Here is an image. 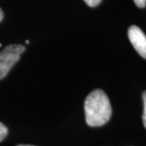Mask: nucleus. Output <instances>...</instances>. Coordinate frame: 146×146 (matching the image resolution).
Listing matches in <instances>:
<instances>
[{
    "instance_id": "obj_8",
    "label": "nucleus",
    "mask_w": 146,
    "mask_h": 146,
    "mask_svg": "<svg viewBox=\"0 0 146 146\" xmlns=\"http://www.w3.org/2000/svg\"><path fill=\"white\" fill-rule=\"evenodd\" d=\"M3 19V12L2 9L0 8V21H2Z\"/></svg>"
},
{
    "instance_id": "obj_10",
    "label": "nucleus",
    "mask_w": 146,
    "mask_h": 146,
    "mask_svg": "<svg viewBox=\"0 0 146 146\" xmlns=\"http://www.w3.org/2000/svg\"><path fill=\"white\" fill-rule=\"evenodd\" d=\"M25 43H26V44H29V40H27L26 42H25Z\"/></svg>"
},
{
    "instance_id": "obj_6",
    "label": "nucleus",
    "mask_w": 146,
    "mask_h": 146,
    "mask_svg": "<svg viewBox=\"0 0 146 146\" xmlns=\"http://www.w3.org/2000/svg\"><path fill=\"white\" fill-rule=\"evenodd\" d=\"M86 4H88L89 7H96L102 2V0H84Z\"/></svg>"
},
{
    "instance_id": "obj_3",
    "label": "nucleus",
    "mask_w": 146,
    "mask_h": 146,
    "mask_svg": "<svg viewBox=\"0 0 146 146\" xmlns=\"http://www.w3.org/2000/svg\"><path fill=\"white\" fill-rule=\"evenodd\" d=\"M128 37L131 45L141 57L146 58V36L141 29L131 25L128 29Z\"/></svg>"
},
{
    "instance_id": "obj_5",
    "label": "nucleus",
    "mask_w": 146,
    "mask_h": 146,
    "mask_svg": "<svg viewBox=\"0 0 146 146\" xmlns=\"http://www.w3.org/2000/svg\"><path fill=\"white\" fill-rule=\"evenodd\" d=\"M143 102H144V113H143V123L146 128V91L143 94Z\"/></svg>"
},
{
    "instance_id": "obj_11",
    "label": "nucleus",
    "mask_w": 146,
    "mask_h": 146,
    "mask_svg": "<svg viewBox=\"0 0 146 146\" xmlns=\"http://www.w3.org/2000/svg\"><path fill=\"white\" fill-rule=\"evenodd\" d=\"M2 46V45H1V43H0V46Z\"/></svg>"
},
{
    "instance_id": "obj_2",
    "label": "nucleus",
    "mask_w": 146,
    "mask_h": 146,
    "mask_svg": "<svg viewBox=\"0 0 146 146\" xmlns=\"http://www.w3.org/2000/svg\"><path fill=\"white\" fill-rule=\"evenodd\" d=\"M25 47L20 44H12L0 52V80L4 78L11 68L20 59Z\"/></svg>"
},
{
    "instance_id": "obj_9",
    "label": "nucleus",
    "mask_w": 146,
    "mask_h": 146,
    "mask_svg": "<svg viewBox=\"0 0 146 146\" xmlns=\"http://www.w3.org/2000/svg\"><path fill=\"white\" fill-rule=\"evenodd\" d=\"M17 146H34V145H20Z\"/></svg>"
},
{
    "instance_id": "obj_7",
    "label": "nucleus",
    "mask_w": 146,
    "mask_h": 146,
    "mask_svg": "<svg viewBox=\"0 0 146 146\" xmlns=\"http://www.w3.org/2000/svg\"><path fill=\"white\" fill-rule=\"evenodd\" d=\"M134 2L138 7L143 8L146 6V0H134Z\"/></svg>"
},
{
    "instance_id": "obj_4",
    "label": "nucleus",
    "mask_w": 146,
    "mask_h": 146,
    "mask_svg": "<svg viewBox=\"0 0 146 146\" xmlns=\"http://www.w3.org/2000/svg\"><path fill=\"white\" fill-rule=\"evenodd\" d=\"M8 132V129L3 123H0V141H3Z\"/></svg>"
},
{
    "instance_id": "obj_1",
    "label": "nucleus",
    "mask_w": 146,
    "mask_h": 146,
    "mask_svg": "<svg viewBox=\"0 0 146 146\" xmlns=\"http://www.w3.org/2000/svg\"><path fill=\"white\" fill-rule=\"evenodd\" d=\"M85 120L90 127L104 125L110 119L112 108L110 100L104 91L95 89L84 101Z\"/></svg>"
}]
</instances>
